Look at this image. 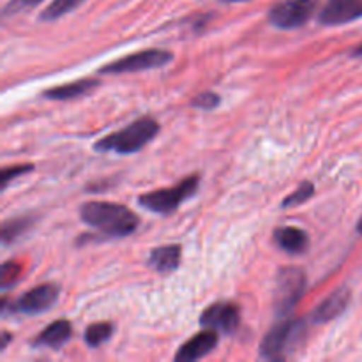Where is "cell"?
<instances>
[{
    "instance_id": "obj_1",
    "label": "cell",
    "mask_w": 362,
    "mask_h": 362,
    "mask_svg": "<svg viewBox=\"0 0 362 362\" xmlns=\"http://www.w3.org/2000/svg\"><path fill=\"white\" fill-rule=\"evenodd\" d=\"M80 219L108 237H127L140 225L131 209L115 202H87L80 207Z\"/></svg>"
},
{
    "instance_id": "obj_2",
    "label": "cell",
    "mask_w": 362,
    "mask_h": 362,
    "mask_svg": "<svg viewBox=\"0 0 362 362\" xmlns=\"http://www.w3.org/2000/svg\"><path fill=\"white\" fill-rule=\"evenodd\" d=\"M159 133V122L152 117L145 115L131 122L129 126L106 134L94 144L98 152H115V154H134L151 144Z\"/></svg>"
},
{
    "instance_id": "obj_3",
    "label": "cell",
    "mask_w": 362,
    "mask_h": 362,
    "mask_svg": "<svg viewBox=\"0 0 362 362\" xmlns=\"http://www.w3.org/2000/svg\"><path fill=\"white\" fill-rule=\"evenodd\" d=\"M308 332V322L303 318L283 317L269 329L260 343V357L265 361H283L292 356Z\"/></svg>"
},
{
    "instance_id": "obj_4",
    "label": "cell",
    "mask_w": 362,
    "mask_h": 362,
    "mask_svg": "<svg viewBox=\"0 0 362 362\" xmlns=\"http://www.w3.org/2000/svg\"><path fill=\"white\" fill-rule=\"evenodd\" d=\"M198 186H200V177L189 175L172 187H163V189H156L147 194H141L138 198V204L148 212L168 216L175 212L184 202L193 198L197 194Z\"/></svg>"
},
{
    "instance_id": "obj_5",
    "label": "cell",
    "mask_w": 362,
    "mask_h": 362,
    "mask_svg": "<svg viewBox=\"0 0 362 362\" xmlns=\"http://www.w3.org/2000/svg\"><path fill=\"white\" fill-rule=\"evenodd\" d=\"M308 276L300 267H283L276 274L272 306L278 317H286L306 293Z\"/></svg>"
},
{
    "instance_id": "obj_6",
    "label": "cell",
    "mask_w": 362,
    "mask_h": 362,
    "mask_svg": "<svg viewBox=\"0 0 362 362\" xmlns=\"http://www.w3.org/2000/svg\"><path fill=\"white\" fill-rule=\"evenodd\" d=\"M173 60V55L168 49L148 48L141 52L131 53V55L117 59L113 62L105 64L99 69L101 74H126V73H140V71L159 69Z\"/></svg>"
},
{
    "instance_id": "obj_7",
    "label": "cell",
    "mask_w": 362,
    "mask_h": 362,
    "mask_svg": "<svg viewBox=\"0 0 362 362\" xmlns=\"http://www.w3.org/2000/svg\"><path fill=\"white\" fill-rule=\"evenodd\" d=\"M318 4L320 0H283L272 7L269 13V21L272 27L281 30L300 28L317 13Z\"/></svg>"
},
{
    "instance_id": "obj_8",
    "label": "cell",
    "mask_w": 362,
    "mask_h": 362,
    "mask_svg": "<svg viewBox=\"0 0 362 362\" xmlns=\"http://www.w3.org/2000/svg\"><path fill=\"white\" fill-rule=\"evenodd\" d=\"M57 300H59V286L53 285V283H45V285L34 286L32 290H28L20 299L14 300L11 306H7V300L4 299L2 311L4 313L11 311V313L16 315L34 317V315H41L52 310Z\"/></svg>"
},
{
    "instance_id": "obj_9",
    "label": "cell",
    "mask_w": 362,
    "mask_h": 362,
    "mask_svg": "<svg viewBox=\"0 0 362 362\" xmlns=\"http://www.w3.org/2000/svg\"><path fill=\"white\" fill-rule=\"evenodd\" d=\"M200 325L204 329H216V331L232 336L240 325V310L232 303L211 304L202 313Z\"/></svg>"
},
{
    "instance_id": "obj_10",
    "label": "cell",
    "mask_w": 362,
    "mask_h": 362,
    "mask_svg": "<svg viewBox=\"0 0 362 362\" xmlns=\"http://www.w3.org/2000/svg\"><path fill=\"white\" fill-rule=\"evenodd\" d=\"M362 18V0H327L320 9L318 21L327 27L345 25Z\"/></svg>"
},
{
    "instance_id": "obj_11",
    "label": "cell",
    "mask_w": 362,
    "mask_h": 362,
    "mask_svg": "<svg viewBox=\"0 0 362 362\" xmlns=\"http://www.w3.org/2000/svg\"><path fill=\"white\" fill-rule=\"evenodd\" d=\"M350 300H352V292H350L346 286H341V288L334 290L329 297H325L310 315L311 324H329L334 318H338L339 315H343L349 308Z\"/></svg>"
},
{
    "instance_id": "obj_12",
    "label": "cell",
    "mask_w": 362,
    "mask_h": 362,
    "mask_svg": "<svg viewBox=\"0 0 362 362\" xmlns=\"http://www.w3.org/2000/svg\"><path fill=\"white\" fill-rule=\"evenodd\" d=\"M219 334L216 329H205V331L198 332L193 338L187 339L175 354L177 362H193L198 359H204L205 356L212 352L218 346Z\"/></svg>"
},
{
    "instance_id": "obj_13",
    "label": "cell",
    "mask_w": 362,
    "mask_h": 362,
    "mask_svg": "<svg viewBox=\"0 0 362 362\" xmlns=\"http://www.w3.org/2000/svg\"><path fill=\"white\" fill-rule=\"evenodd\" d=\"M73 336V325L66 318H60L55 320L53 324H49L48 327L42 329L35 339L32 341L34 349H52V350H60Z\"/></svg>"
},
{
    "instance_id": "obj_14",
    "label": "cell",
    "mask_w": 362,
    "mask_h": 362,
    "mask_svg": "<svg viewBox=\"0 0 362 362\" xmlns=\"http://www.w3.org/2000/svg\"><path fill=\"white\" fill-rule=\"evenodd\" d=\"M98 87L99 80H94V78H80V80L71 81V83H64L59 85V87L48 88V90L42 92V98L49 99V101H71V99L88 95Z\"/></svg>"
},
{
    "instance_id": "obj_15",
    "label": "cell",
    "mask_w": 362,
    "mask_h": 362,
    "mask_svg": "<svg viewBox=\"0 0 362 362\" xmlns=\"http://www.w3.org/2000/svg\"><path fill=\"white\" fill-rule=\"evenodd\" d=\"M272 237H274L276 246L288 255H303L310 246L308 233L297 226H278Z\"/></svg>"
},
{
    "instance_id": "obj_16",
    "label": "cell",
    "mask_w": 362,
    "mask_h": 362,
    "mask_svg": "<svg viewBox=\"0 0 362 362\" xmlns=\"http://www.w3.org/2000/svg\"><path fill=\"white\" fill-rule=\"evenodd\" d=\"M182 250L179 244H168V246L154 247L148 255V265L159 274H170L177 271L180 265Z\"/></svg>"
},
{
    "instance_id": "obj_17",
    "label": "cell",
    "mask_w": 362,
    "mask_h": 362,
    "mask_svg": "<svg viewBox=\"0 0 362 362\" xmlns=\"http://www.w3.org/2000/svg\"><path fill=\"white\" fill-rule=\"evenodd\" d=\"M35 223L34 216H18V218L7 219V221L2 223V230H0V235H2V244L7 246V244L16 243L18 239L25 235L28 230L32 228V225Z\"/></svg>"
},
{
    "instance_id": "obj_18",
    "label": "cell",
    "mask_w": 362,
    "mask_h": 362,
    "mask_svg": "<svg viewBox=\"0 0 362 362\" xmlns=\"http://www.w3.org/2000/svg\"><path fill=\"white\" fill-rule=\"evenodd\" d=\"M113 334V325L110 322H98V324H90L85 329L83 339L90 349L101 346L112 338Z\"/></svg>"
},
{
    "instance_id": "obj_19",
    "label": "cell",
    "mask_w": 362,
    "mask_h": 362,
    "mask_svg": "<svg viewBox=\"0 0 362 362\" xmlns=\"http://www.w3.org/2000/svg\"><path fill=\"white\" fill-rule=\"evenodd\" d=\"M85 0H53L41 14H39V20L41 21H55L59 18L66 16L67 13L76 9L78 6H81Z\"/></svg>"
},
{
    "instance_id": "obj_20",
    "label": "cell",
    "mask_w": 362,
    "mask_h": 362,
    "mask_svg": "<svg viewBox=\"0 0 362 362\" xmlns=\"http://www.w3.org/2000/svg\"><path fill=\"white\" fill-rule=\"evenodd\" d=\"M313 194H315L313 182H310V180H304V182L299 184V187H297L293 193H290L288 197L281 202V207L290 209V207H297V205H303V204H306V202L310 200Z\"/></svg>"
},
{
    "instance_id": "obj_21",
    "label": "cell",
    "mask_w": 362,
    "mask_h": 362,
    "mask_svg": "<svg viewBox=\"0 0 362 362\" xmlns=\"http://www.w3.org/2000/svg\"><path fill=\"white\" fill-rule=\"evenodd\" d=\"M0 278H2V292H7L9 288H13L21 278V265L16 262H6L2 265V271H0Z\"/></svg>"
},
{
    "instance_id": "obj_22",
    "label": "cell",
    "mask_w": 362,
    "mask_h": 362,
    "mask_svg": "<svg viewBox=\"0 0 362 362\" xmlns=\"http://www.w3.org/2000/svg\"><path fill=\"white\" fill-rule=\"evenodd\" d=\"M219 103H221V98H219L216 92H202V94L194 95L193 101H191V106L198 110H214L218 108Z\"/></svg>"
},
{
    "instance_id": "obj_23",
    "label": "cell",
    "mask_w": 362,
    "mask_h": 362,
    "mask_svg": "<svg viewBox=\"0 0 362 362\" xmlns=\"http://www.w3.org/2000/svg\"><path fill=\"white\" fill-rule=\"evenodd\" d=\"M32 170H34V166H32V165L6 166V168L2 170V173H0V182H2V187H6L7 184H9L13 179H16V177L23 175V173L32 172Z\"/></svg>"
},
{
    "instance_id": "obj_24",
    "label": "cell",
    "mask_w": 362,
    "mask_h": 362,
    "mask_svg": "<svg viewBox=\"0 0 362 362\" xmlns=\"http://www.w3.org/2000/svg\"><path fill=\"white\" fill-rule=\"evenodd\" d=\"M42 0H11L9 4H6L4 7V16H11V14H16L20 11L32 9V7L39 6Z\"/></svg>"
},
{
    "instance_id": "obj_25",
    "label": "cell",
    "mask_w": 362,
    "mask_h": 362,
    "mask_svg": "<svg viewBox=\"0 0 362 362\" xmlns=\"http://www.w3.org/2000/svg\"><path fill=\"white\" fill-rule=\"evenodd\" d=\"M0 336H2V341H0V350L4 352V350L7 349V345H9L11 339H13V336H11V332H7V331H4Z\"/></svg>"
},
{
    "instance_id": "obj_26",
    "label": "cell",
    "mask_w": 362,
    "mask_h": 362,
    "mask_svg": "<svg viewBox=\"0 0 362 362\" xmlns=\"http://www.w3.org/2000/svg\"><path fill=\"white\" fill-rule=\"evenodd\" d=\"M352 55H354V57H362V45H359L356 49H354Z\"/></svg>"
},
{
    "instance_id": "obj_27",
    "label": "cell",
    "mask_w": 362,
    "mask_h": 362,
    "mask_svg": "<svg viewBox=\"0 0 362 362\" xmlns=\"http://www.w3.org/2000/svg\"><path fill=\"white\" fill-rule=\"evenodd\" d=\"M357 233H361L362 235V216L359 218V223H357Z\"/></svg>"
},
{
    "instance_id": "obj_28",
    "label": "cell",
    "mask_w": 362,
    "mask_h": 362,
    "mask_svg": "<svg viewBox=\"0 0 362 362\" xmlns=\"http://www.w3.org/2000/svg\"><path fill=\"white\" fill-rule=\"evenodd\" d=\"M221 2H228V4H237V2H250V0H221Z\"/></svg>"
}]
</instances>
